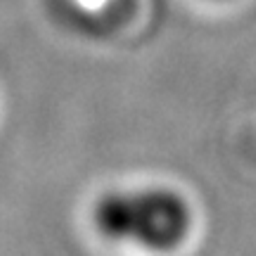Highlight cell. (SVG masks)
Masks as SVG:
<instances>
[{"label":"cell","instance_id":"cell-1","mask_svg":"<svg viewBox=\"0 0 256 256\" xmlns=\"http://www.w3.org/2000/svg\"><path fill=\"white\" fill-rule=\"evenodd\" d=\"M92 223L104 240L147 249L174 252L192 228V211L183 194L168 188H128L102 194Z\"/></svg>","mask_w":256,"mask_h":256}]
</instances>
